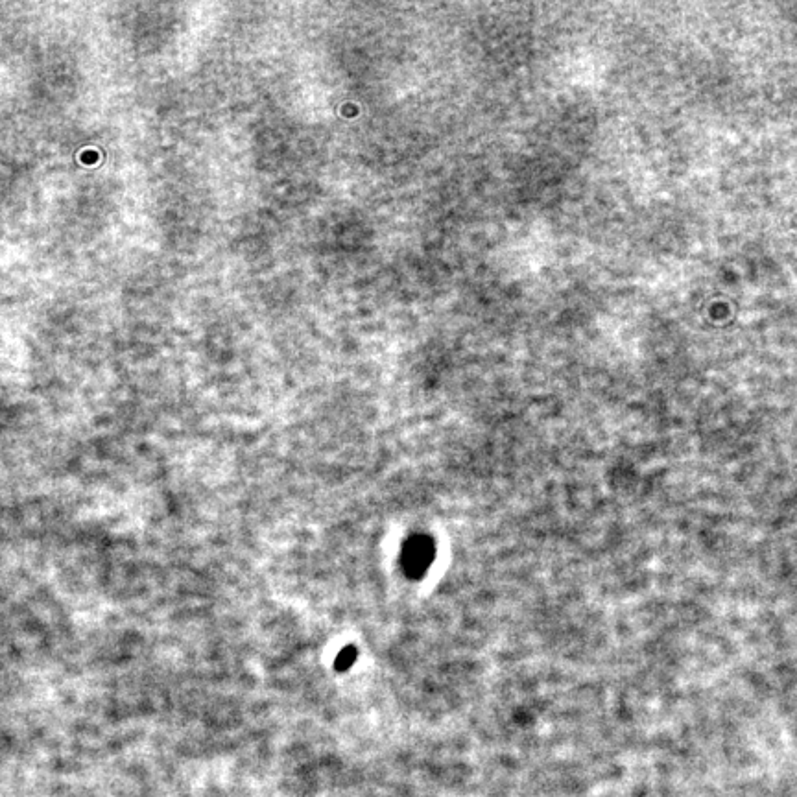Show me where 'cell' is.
<instances>
[{
  "instance_id": "1",
  "label": "cell",
  "mask_w": 797,
  "mask_h": 797,
  "mask_svg": "<svg viewBox=\"0 0 797 797\" xmlns=\"http://www.w3.org/2000/svg\"><path fill=\"white\" fill-rule=\"evenodd\" d=\"M406 561L410 563L412 571H425L429 567L430 561H432V547H430L429 541H421V543H416L414 547L410 548Z\"/></svg>"
}]
</instances>
